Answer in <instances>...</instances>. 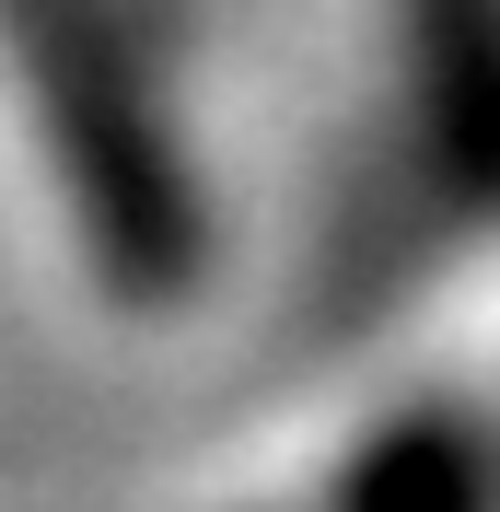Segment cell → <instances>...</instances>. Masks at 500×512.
Instances as JSON below:
<instances>
[{
    "label": "cell",
    "mask_w": 500,
    "mask_h": 512,
    "mask_svg": "<svg viewBox=\"0 0 500 512\" xmlns=\"http://www.w3.org/2000/svg\"><path fill=\"white\" fill-rule=\"evenodd\" d=\"M128 12L140 0H0V222L70 303L163 315L187 280V187Z\"/></svg>",
    "instance_id": "1"
}]
</instances>
